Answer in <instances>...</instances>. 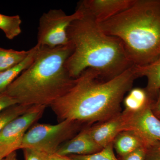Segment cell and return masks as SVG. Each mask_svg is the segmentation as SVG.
Returning <instances> with one entry per match:
<instances>
[{
  "mask_svg": "<svg viewBox=\"0 0 160 160\" xmlns=\"http://www.w3.org/2000/svg\"><path fill=\"white\" fill-rule=\"evenodd\" d=\"M137 78L135 66L109 80L93 69H86L50 107L59 122L82 125L106 122L121 114V103Z\"/></svg>",
  "mask_w": 160,
  "mask_h": 160,
  "instance_id": "1",
  "label": "cell"
},
{
  "mask_svg": "<svg viewBox=\"0 0 160 160\" xmlns=\"http://www.w3.org/2000/svg\"><path fill=\"white\" fill-rule=\"evenodd\" d=\"M67 35L73 51L66 67L72 78H77L90 69L97 72L103 78L109 80L134 66L122 41L106 34L90 17L84 14L72 22Z\"/></svg>",
  "mask_w": 160,
  "mask_h": 160,
  "instance_id": "2",
  "label": "cell"
},
{
  "mask_svg": "<svg viewBox=\"0 0 160 160\" xmlns=\"http://www.w3.org/2000/svg\"><path fill=\"white\" fill-rule=\"evenodd\" d=\"M37 45L33 62L4 92L18 104L47 107L64 95L74 82L66 67L73 46L70 42L55 48Z\"/></svg>",
  "mask_w": 160,
  "mask_h": 160,
  "instance_id": "3",
  "label": "cell"
},
{
  "mask_svg": "<svg viewBox=\"0 0 160 160\" xmlns=\"http://www.w3.org/2000/svg\"><path fill=\"white\" fill-rule=\"evenodd\" d=\"M106 34L122 42L135 66L160 58V0H135L125 11L99 24Z\"/></svg>",
  "mask_w": 160,
  "mask_h": 160,
  "instance_id": "4",
  "label": "cell"
},
{
  "mask_svg": "<svg viewBox=\"0 0 160 160\" xmlns=\"http://www.w3.org/2000/svg\"><path fill=\"white\" fill-rule=\"evenodd\" d=\"M82 125L68 120L56 125L34 124L24 135L20 149L32 148L50 155L55 154L60 146L73 138Z\"/></svg>",
  "mask_w": 160,
  "mask_h": 160,
  "instance_id": "5",
  "label": "cell"
},
{
  "mask_svg": "<svg viewBox=\"0 0 160 160\" xmlns=\"http://www.w3.org/2000/svg\"><path fill=\"white\" fill-rule=\"evenodd\" d=\"M152 103L139 111L121 113V132H132L147 150L160 147V119L152 110Z\"/></svg>",
  "mask_w": 160,
  "mask_h": 160,
  "instance_id": "6",
  "label": "cell"
},
{
  "mask_svg": "<svg viewBox=\"0 0 160 160\" xmlns=\"http://www.w3.org/2000/svg\"><path fill=\"white\" fill-rule=\"evenodd\" d=\"M84 16L81 10L67 15L61 9H50L40 18L38 32L40 46L55 48L69 43L67 30L70 24Z\"/></svg>",
  "mask_w": 160,
  "mask_h": 160,
  "instance_id": "7",
  "label": "cell"
},
{
  "mask_svg": "<svg viewBox=\"0 0 160 160\" xmlns=\"http://www.w3.org/2000/svg\"><path fill=\"white\" fill-rule=\"evenodd\" d=\"M46 107L32 106L24 114L9 122L0 133V146L17 145L20 149L24 135L42 117Z\"/></svg>",
  "mask_w": 160,
  "mask_h": 160,
  "instance_id": "8",
  "label": "cell"
},
{
  "mask_svg": "<svg viewBox=\"0 0 160 160\" xmlns=\"http://www.w3.org/2000/svg\"><path fill=\"white\" fill-rule=\"evenodd\" d=\"M135 0H84L79 2L77 9L97 22H104L128 9Z\"/></svg>",
  "mask_w": 160,
  "mask_h": 160,
  "instance_id": "9",
  "label": "cell"
},
{
  "mask_svg": "<svg viewBox=\"0 0 160 160\" xmlns=\"http://www.w3.org/2000/svg\"><path fill=\"white\" fill-rule=\"evenodd\" d=\"M102 149L92 139L87 128L64 143L55 154L64 156L87 155L96 153Z\"/></svg>",
  "mask_w": 160,
  "mask_h": 160,
  "instance_id": "10",
  "label": "cell"
},
{
  "mask_svg": "<svg viewBox=\"0 0 160 160\" xmlns=\"http://www.w3.org/2000/svg\"><path fill=\"white\" fill-rule=\"evenodd\" d=\"M89 134L93 141L103 149L114 141L121 132V114L106 122L88 128Z\"/></svg>",
  "mask_w": 160,
  "mask_h": 160,
  "instance_id": "11",
  "label": "cell"
},
{
  "mask_svg": "<svg viewBox=\"0 0 160 160\" xmlns=\"http://www.w3.org/2000/svg\"><path fill=\"white\" fill-rule=\"evenodd\" d=\"M38 47L36 45L31 48L28 56L19 64L12 68L0 72V93L5 92L8 86L30 66L34 59Z\"/></svg>",
  "mask_w": 160,
  "mask_h": 160,
  "instance_id": "12",
  "label": "cell"
},
{
  "mask_svg": "<svg viewBox=\"0 0 160 160\" xmlns=\"http://www.w3.org/2000/svg\"><path fill=\"white\" fill-rule=\"evenodd\" d=\"M138 78L146 77L148 80L146 89L150 94L158 95L160 90V58L146 66H135Z\"/></svg>",
  "mask_w": 160,
  "mask_h": 160,
  "instance_id": "13",
  "label": "cell"
},
{
  "mask_svg": "<svg viewBox=\"0 0 160 160\" xmlns=\"http://www.w3.org/2000/svg\"><path fill=\"white\" fill-rule=\"evenodd\" d=\"M152 96V95L150 94L146 89L132 88L123 99L125 110L135 112L144 109L153 103Z\"/></svg>",
  "mask_w": 160,
  "mask_h": 160,
  "instance_id": "14",
  "label": "cell"
},
{
  "mask_svg": "<svg viewBox=\"0 0 160 160\" xmlns=\"http://www.w3.org/2000/svg\"><path fill=\"white\" fill-rule=\"evenodd\" d=\"M113 145L117 152L121 157L144 147L139 139L132 132L128 131L120 132L114 139Z\"/></svg>",
  "mask_w": 160,
  "mask_h": 160,
  "instance_id": "15",
  "label": "cell"
},
{
  "mask_svg": "<svg viewBox=\"0 0 160 160\" xmlns=\"http://www.w3.org/2000/svg\"><path fill=\"white\" fill-rule=\"evenodd\" d=\"M30 51L31 49L17 51L0 47V72L12 68L22 62Z\"/></svg>",
  "mask_w": 160,
  "mask_h": 160,
  "instance_id": "16",
  "label": "cell"
},
{
  "mask_svg": "<svg viewBox=\"0 0 160 160\" xmlns=\"http://www.w3.org/2000/svg\"><path fill=\"white\" fill-rule=\"evenodd\" d=\"M22 23L19 15L9 16L0 13V29L9 40L13 39L22 32Z\"/></svg>",
  "mask_w": 160,
  "mask_h": 160,
  "instance_id": "17",
  "label": "cell"
},
{
  "mask_svg": "<svg viewBox=\"0 0 160 160\" xmlns=\"http://www.w3.org/2000/svg\"><path fill=\"white\" fill-rule=\"evenodd\" d=\"M31 106L16 104L3 110L0 113V133L9 122L24 114Z\"/></svg>",
  "mask_w": 160,
  "mask_h": 160,
  "instance_id": "18",
  "label": "cell"
},
{
  "mask_svg": "<svg viewBox=\"0 0 160 160\" xmlns=\"http://www.w3.org/2000/svg\"><path fill=\"white\" fill-rule=\"evenodd\" d=\"M69 157L74 160H119L115 155L113 142L93 154L87 155H72Z\"/></svg>",
  "mask_w": 160,
  "mask_h": 160,
  "instance_id": "19",
  "label": "cell"
},
{
  "mask_svg": "<svg viewBox=\"0 0 160 160\" xmlns=\"http://www.w3.org/2000/svg\"><path fill=\"white\" fill-rule=\"evenodd\" d=\"M25 160H50L51 155L38 149L26 148L22 149Z\"/></svg>",
  "mask_w": 160,
  "mask_h": 160,
  "instance_id": "20",
  "label": "cell"
},
{
  "mask_svg": "<svg viewBox=\"0 0 160 160\" xmlns=\"http://www.w3.org/2000/svg\"><path fill=\"white\" fill-rule=\"evenodd\" d=\"M147 150L141 147L122 158V160H146Z\"/></svg>",
  "mask_w": 160,
  "mask_h": 160,
  "instance_id": "21",
  "label": "cell"
},
{
  "mask_svg": "<svg viewBox=\"0 0 160 160\" xmlns=\"http://www.w3.org/2000/svg\"><path fill=\"white\" fill-rule=\"evenodd\" d=\"M18 104L16 100L5 92L0 93V113L7 108Z\"/></svg>",
  "mask_w": 160,
  "mask_h": 160,
  "instance_id": "22",
  "label": "cell"
},
{
  "mask_svg": "<svg viewBox=\"0 0 160 160\" xmlns=\"http://www.w3.org/2000/svg\"><path fill=\"white\" fill-rule=\"evenodd\" d=\"M19 149V146L17 145L0 146V160H3L8 155Z\"/></svg>",
  "mask_w": 160,
  "mask_h": 160,
  "instance_id": "23",
  "label": "cell"
},
{
  "mask_svg": "<svg viewBox=\"0 0 160 160\" xmlns=\"http://www.w3.org/2000/svg\"><path fill=\"white\" fill-rule=\"evenodd\" d=\"M146 160H160V150L155 149L147 150Z\"/></svg>",
  "mask_w": 160,
  "mask_h": 160,
  "instance_id": "24",
  "label": "cell"
},
{
  "mask_svg": "<svg viewBox=\"0 0 160 160\" xmlns=\"http://www.w3.org/2000/svg\"><path fill=\"white\" fill-rule=\"evenodd\" d=\"M152 110L158 117L160 116V90L158 93L157 99L151 105Z\"/></svg>",
  "mask_w": 160,
  "mask_h": 160,
  "instance_id": "25",
  "label": "cell"
},
{
  "mask_svg": "<svg viewBox=\"0 0 160 160\" xmlns=\"http://www.w3.org/2000/svg\"><path fill=\"white\" fill-rule=\"evenodd\" d=\"M3 160H18L16 152L14 151L11 152Z\"/></svg>",
  "mask_w": 160,
  "mask_h": 160,
  "instance_id": "26",
  "label": "cell"
},
{
  "mask_svg": "<svg viewBox=\"0 0 160 160\" xmlns=\"http://www.w3.org/2000/svg\"><path fill=\"white\" fill-rule=\"evenodd\" d=\"M54 155L57 160H74L69 157V156L58 155L56 154H54Z\"/></svg>",
  "mask_w": 160,
  "mask_h": 160,
  "instance_id": "27",
  "label": "cell"
},
{
  "mask_svg": "<svg viewBox=\"0 0 160 160\" xmlns=\"http://www.w3.org/2000/svg\"><path fill=\"white\" fill-rule=\"evenodd\" d=\"M50 160H57L56 158L54 156V155H51V158H50Z\"/></svg>",
  "mask_w": 160,
  "mask_h": 160,
  "instance_id": "28",
  "label": "cell"
},
{
  "mask_svg": "<svg viewBox=\"0 0 160 160\" xmlns=\"http://www.w3.org/2000/svg\"><path fill=\"white\" fill-rule=\"evenodd\" d=\"M158 149H159V150H160V147H159V148H158Z\"/></svg>",
  "mask_w": 160,
  "mask_h": 160,
  "instance_id": "29",
  "label": "cell"
},
{
  "mask_svg": "<svg viewBox=\"0 0 160 160\" xmlns=\"http://www.w3.org/2000/svg\"><path fill=\"white\" fill-rule=\"evenodd\" d=\"M159 118H160V117H158Z\"/></svg>",
  "mask_w": 160,
  "mask_h": 160,
  "instance_id": "30",
  "label": "cell"
}]
</instances>
